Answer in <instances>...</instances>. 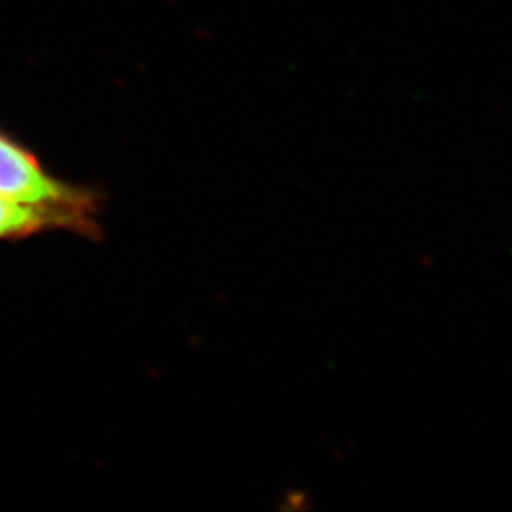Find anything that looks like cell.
I'll use <instances>...</instances> for the list:
<instances>
[{
  "label": "cell",
  "mask_w": 512,
  "mask_h": 512,
  "mask_svg": "<svg viewBox=\"0 0 512 512\" xmlns=\"http://www.w3.org/2000/svg\"><path fill=\"white\" fill-rule=\"evenodd\" d=\"M52 232H69L78 236L73 220L65 215L12 202L0 196V245L21 243Z\"/></svg>",
  "instance_id": "2"
},
{
  "label": "cell",
  "mask_w": 512,
  "mask_h": 512,
  "mask_svg": "<svg viewBox=\"0 0 512 512\" xmlns=\"http://www.w3.org/2000/svg\"><path fill=\"white\" fill-rule=\"evenodd\" d=\"M0 196L65 215L82 238L101 241L105 236L103 194L88 184L55 175L33 148L4 128H0Z\"/></svg>",
  "instance_id": "1"
}]
</instances>
